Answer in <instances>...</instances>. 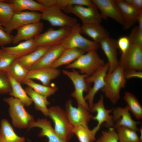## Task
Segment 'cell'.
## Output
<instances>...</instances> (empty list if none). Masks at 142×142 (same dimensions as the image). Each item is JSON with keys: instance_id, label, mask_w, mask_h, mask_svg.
<instances>
[{"instance_id": "obj_1", "label": "cell", "mask_w": 142, "mask_h": 142, "mask_svg": "<svg viewBox=\"0 0 142 142\" xmlns=\"http://www.w3.org/2000/svg\"><path fill=\"white\" fill-rule=\"evenodd\" d=\"M124 71L123 67L119 65L112 72L107 73L105 85L101 89L105 96L114 104L120 99V90L125 86Z\"/></svg>"}, {"instance_id": "obj_2", "label": "cell", "mask_w": 142, "mask_h": 142, "mask_svg": "<svg viewBox=\"0 0 142 142\" xmlns=\"http://www.w3.org/2000/svg\"><path fill=\"white\" fill-rule=\"evenodd\" d=\"M3 100L9 106V114L14 127L19 129L28 128L35 121L33 116L26 110L24 104L18 99L11 97Z\"/></svg>"}, {"instance_id": "obj_3", "label": "cell", "mask_w": 142, "mask_h": 142, "mask_svg": "<svg viewBox=\"0 0 142 142\" xmlns=\"http://www.w3.org/2000/svg\"><path fill=\"white\" fill-rule=\"evenodd\" d=\"M48 109V116L54 124L55 133L63 140L69 142L74 134L73 127L70 123L65 111L58 106H51Z\"/></svg>"}, {"instance_id": "obj_4", "label": "cell", "mask_w": 142, "mask_h": 142, "mask_svg": "<svg viewBox=\"0 0 142 142\" xmlns=\"http://www.w3.org/2000/svg\"><path fill=\"white\" fill-rule=\"evenodd\" d=\"M105 64L96 50H92L79 57L72 63L65 67L67 69H77L82 74L90 76Z\"/></svg>"}, {"instance_id": "obj_5", "label": "cell", "mask_w": 142, "mask_h": 142, "mask_svg": "<svg viewBox=\"0 0 142 142\" xmlns=\"http://www.w3.org/2000/svg\"><path fill=\"white\" fill-rule=\"evenodd\" d=\"M80 26L79 24L77 23L71 27L70 32L61 44L65 49L77 48L85 52L96 50L99 47V43L83 36L80 32Z\"/></svg>"}, {"instance_id": "obj_6", "label": "cell", "mask_w": 142, "mask_h": 142, "mask_svg": "<svg viewBox=\"0 0 142 142\" xmlns=\"http://www.w3.org/2000/svg\"><path fill=\"white\" fill-rule=\"evenodd\" d=\"M62 73L68 77L74 84V90L71 93V96L75 98L78 105H82L90 111L88 103L85 100L83 95L84 92L88 93L91 87L90 84L85 81L88 76L85 74H80L74 70L70 71L62 70Z\"/></svg>"}, {"instance_id": "obj_7", "label": "cell", "mask_w": 142, "mask_h": 142, "mask_svg": "<svg viewBox=\"0 0 142 142\" xmlns=\"http://www.w3.org/2000/svg\"><path fill=\"white\" fill-rule=\"evenodd\" d=\"M41 19L48 22L53 26L72 27L77 23V20L64 13L57 6L45 7L42 12Z\"/></svg>"}, {"instance_id": "obj_8", "label": "cell", "mask_w": 142, "mask_h": 142, "mask_svg": "<svg viewBox=\"0 0 142 142\" xmlns=\"http://www.w3.org/2000/svg\"><path fill=\"white\" fill-rule=\"evenodd\" d=\"M71 28L64 27L55 30L51 28L44 33L36 36L33 38L37 46L52 47L61 44L69 34Z\"/></svg>"}, {"instance_id": "obj_9", "label": "cell", "mask_w": 142, "mask_h": 142, "mask_svg": "<svg viewBox=\"0 0 142 142\" xmlns=\"http://www.w3.org/2000/svg\"><path fill=\"white\" fill-rule=\"evenodd\" d=\"M109 67V64L107 62L93 74L85 79V81L88 83L90 84L93 83H94L93 87L90 88L87 94L84 97L85 100L88 101L90 110L94 104V99L95 94L105 85V78L108 73Z\"/></svg>"}, {"instance_id": "obj_10", "label": "cell", "mask_w": 142, "mask_h": 142, "mask_svg": "<svg viewBox=\"0 0 142 142\" xmlns=\"http://www.w3.org/2000/svg\"><path fill=\"white\" fill-rule=\"evenodd\" d=\"M62 9L66 13H72L75 15L80 19L83 24H100L102 19L95 5L89 7L74 5Z\"/></svg>"}, {"instance_id": "obj_11", "label": "cell", "mask_w": 142, "mask_h": 142, "mask_svg": "<svg viewBox=\"0 0 142 142\" xmlns=\"http://www.w3.org/2000/svg\"><path fill=\"white\" fill-rule=\"evenodd\" d=\"M113 108L107 109L105 107L104 104V97L101 95L100 98L98 102L94 104L90 109V111L97 113L95 116H93L92 119L98 122L97 125L91 130L93 134L95 135L99 130L102 125L104 123V125L109 128H113L114 122L112 115L110 114L113 111Z\"/></svg>"}, {"instance_id": "obj_12", "label": "cell", "mask_w": 142, "mask_h": 142, "mask_svg": "<svg viewBox=\"0 0 142 142\" xmlns=\"http://www.w3.org/2000/svg\"><path fill=\"white\" fill-rule=\"evenodd\" d=\"M72 103V100L69 99L65 105V111L71 124L73 127L78 125L88 126V123L93 116L90 111L82 105L74 107Z\"/></svg>"}, {"instance_id": "obj_13", "label": "cell", "mask_w": 142, "mask_h": 142, "mask_svg": "<svg viewBox=\"0 0 142 142\" xmlns=\"http://www.w3.org/2000/svg\"><path fill=\"white\" fill-rule=\"evenodd\" d=\"M41 14L34 11H22L14 14L6 24L3 26L4 31L10 34L14 30L26 25L40 22Z\"/></svg>"}, {"instance_id": "obj_14", "label": "cell", "mask_w": 142, "mask_h": 142, "mask_svg": "<svg viewBox=\"0 0 142 142\" xmlns=\"http://www.w3.org/2000/svg\"><path fill=\"white\" fill-rule=\"evenodd\" d=\"M119 65L124 70H142V47L131 44L127 51L121 56Z\"/></svg>"}, {"instance_id": "obj_15", "label": "cell", "mask_w": 142, "mask_h": 142, "mask_svg": "<svg viewBox=\"0 0 142 142\" xmlns=\"http://www.w3.org/2000/svg\"><path fill=\"white\" fill-rule=\"evenodd\" d=\"M129 111L127 106L113 108L112 113L114 122V128L115 129L120 127L125 126L136 131H138L137 125L141 122L133 120Z\"/></svg>"}, {"instance_id": "obj_16", "label": "cell", "mask_w": 142, "mask_h": 142, "mask_svg": "<svg viewBox=\"0 0 142 142\" xmlns=\"http://www.w3.org/2000/svg\"><path fill=\"white\" fill-rule=\"evenodd\" d=\"M100 11L102 19L110 18L123 26L124 23L120 11L113 0H92Z\"/></svg>"}, {"instance_id": "obj_17", "label": "cell", "mask_w": 142, "mask_h": 142, "mask_svg": "<svg viewBox=\"0 0 142 142\" xmlns=\"http://www.w3.org/2000/svg\"><path fill=\"white\" fill-rule=\"evenodd\" d=\"M99 43L108 60L109 67L107 73H110L119 65L117 58L116 41L108 37L103 39Z\"/></svg>"}, {"instance_id": "obj_18", "label": "cell", "mask_w": 142, "mask_h": 142, "mask_svg": "<svg viewBox=\"0 0 142 142\" xmlns=\"http://www.w3.org/2000/svg\"><path fill=\"white\" fill-rule=\"evenodd\" d=\"M114 1L121 14L124 29H129L137 22L138 16L142 12L138 10L125 0H115Z\"/></svg>"}, {"instance_id": "obj_19", "label": "cell", "mask_w": 142, "mask_h": 142, "mask_svg": "<svg viewBox=\"0 0 142 142\" xmlns=\"http://www.w3.org/2000/svg\"><path fill=\"white\" fill-rule=\"evenodd\" d=\"M44 28L43 23L39 22L28 24L22 26L17 30V33L13 37L12 43L16 44L23 40L33 39L40 33Z\"/></svg>"}, {"instance_id": "obj_20", "label": "cell", "mask_w": 142, "mask_h": 142, "mask_svg": "<svg viewBox=\"0 0 142 142\" xmlns=\"http://www.w3.org/2000/svg\"><path fill=\"white\" fill-rule=\"evenodd\" d=\"M60 73L59 69L51 67L29 70L24 80L36 79L41 82L43 85L49 86L51 81L58 77Z\"/></svg>"}, {"instance_id": "obj_21", "label": "cell", "mask_w": 142, "mask_h": 142, "mask_svg": "<svg viewBox=\"0 0 142 142\" xmlns=\"http://www.w3.org/2000/svg\"><path fill=\"white\" fill-rule=\"evenodd\" d=\"M65 49L61 44L51 47L44 55L31 66L29 70L50 67Z\"/></svg>"}, {"instance_id": "obj_22", "label": "cell", "mask_w": 142, "mask_h": 142, "mask_svg": "<svg viewBox=\"0 0 142 142\" xmlns=\"http://www.w3.org/2000/svg\"><path fill=\"white\" fill-rule=\"evenodd\" d=\"M35 127L41 129L38 134V136L47 137L48 140L46 142H65L57 135L52 127L50 121L46 118L38 119L37 121H35L31 124L28 130Z\"/></svg>"}, {"instance_id": "obj_23", "label": "cell", "mask_w": 142, "mask_h": 142, "mask_svg": "<svg viewBox=\"0 0 142 142\" xmlns=\"http://www.w3.org/2000/svg\"><path fill=\"white\" fill-rule=\"evenodd\" d=\"M80 33L91 38L93 41L99 43L103 39L109 37V33L100 24H83L80 27Z\"/></svg>"}, {"instance_id": "obj_24", "label": "cell", "mask_w": 142, "mask_h": 142, "mask_svg": "<svg viewBox=\"0 0 142 142\" xmlns=\"http://www.w3.org/2000/svg\"><path fill=\"white\" fill-rule=\"evenodd\" d=\"M37 47L33 39L20 43L16 46L1 47L18 58L29 54L34 51Z\"/></svg>"}, {"instance_id": "obj_25", "label": "cell", "mask_w": 142, "mask_h": 142, "mask_svg": "<svg viewBox=\"0 0 142 142\" xmlns=\"http://www.w3.org/2000/svg\"><path fill=\"white\" fill-rule=\"evenodd\" d=\"M25 138L18 135L8 120L2 119L0 122V142H25Z\"/></svg>"}, {"instance_id": "obj_26", "label": "cell", "mask_w": 142, "mask_h": 142, "mask_svg": "<svg viewBox=\"0 0 142 142\" xmlns=\"http://www.w3.org/2000/svg\"><path fill=\"white\" fill-rule=\"evenodd\" d=\"M85 53L83 50L77 48L65 49L60 57L50 67L57 68L62 65H68L74 62Z\"/></svg>"}, {"instance_id": "obj_27", "label": "cell", "mask_w": 142, "mask_h": 142, "mask_svg": "<svg viewBox=\"0 0 142 142\" xmlns=\"http://www.w3.org/2000/svg\"><path fill=\"white\" fill-rule=\"evenodd\" d=\"M6 3L12 4L14 13L24 10L42 12L45 7L37 1L33 0H2Z\"/></svg>"}, {"instance_id": "obj_28", "label": "cell", "mask_w": 142, "mask_h": 142, "mask_svg": "<svg viewBox=\"0 0 142 142\" xmlns=\"http://www.w3.org/2000/svg\"><path fill=\"white\" fill-rule=\"evenodd\" d=\"M24 90L34 103L35 109L40 111L45 116H49V109L47 106L50 104V103L48 100L47 97L36 92L28 86Z\"/></svg>"}, {"instance_id": "obj_29", "label": "cell", "mask_w": 142, "mask_h": 142, "mask_svg": "<svg viewBox=\"0 0 142 142\" xmlns=\"http://www.w3.org/2000/svg\"><path fill=\"white\" fill-rule=\"evenodd\" d=\"M37 1L45 7L56 6L62 9L65 7L74 5L87 7L95 5L92 1L89 0H37Z\"/></svg>"}, {"instance_id": "obj_30", "label": "cell", "mask_w": 142, "mask_h": 142, "mask_svg": "<svg viewBox=\"0 0 142 142\" xmlns=\"http://www.w3.org/2000/svg\"><path fill=\"white\" fill-rule=\"evenodd\" d=\"M50 47H38L31 53L17 58L23 66L29 70L31 66L44 55Z\"/></svg>"}, {"instance_id": "obj_31", "label": "cell", "mask_w": 142, "mask_h": 142, "mask_svg": "<svg viewBox=\"0 0 142 142\" xmlns=\"http://www.w3.org/2000/svg\"><path fill=\"white\" fill-rule=\"evenodd\" d=\"M8 76L12 88V91L9 93V94L19 99L24 106H29L31 105L33 102L31 98L27 95L25 90L22 88L21 83L10 76L8 75Z\"/></svg>"}, {"instance_id": "obj_32", "label": "cell", "mask_w": 142, "mask_h": 142, "mask_svg": "<svg viewBox=\"0 0 142 142\" xmlns=\"http://www.w3.org/2000/svg\"><path fill=\"white\" fill-rule=\"evenodd\" d=\"M29 71L17 58L4 71L8 75L21 83L24 79Z\"/></svg>"}, {"instance_id": "obj_33", "label": "cell", "mask_w": 142, "mask_h": 142, "mask_svg": "<svg viewBox=\"0 0 142 142\" xmlns=\"http://www.w3.org/2000/svg\"><path fill=\"white\" fill-rule=\"evenodd\" d=\"M123 99L126 106L135 118L138 120L142 118V106L138 100L133 94L129 92L125 93Z\"/></svg>"}, {"instance_id": "obj_34", "label": "cell", "mask_w": 142, "mask_h": 142, "mask_svg": "<svg viewBox=\"0 0 142 142\" xmlns=\"http://www.w3.org/2000/svg\"><path fill=\"white\" fill-rule=\"evenodd\" d=\"M119 142H142L136 131L125 126L115 129Z\"/></svg>"}, {"instance_id": "obj_35", "label": "cell", "mask_w": 142, "mask_h": 142, "mask_svg": "<svg viewBox=\"0 0 142 142\" xmlns=\"http://www.w3.org/2000/svg\"><path fill=\"white\" fill-rule=\"evenodd\" d=\"M22 83L30 87L37 93L47 97L54 94L58 89L57 87L51 88L40 84L31 79L24 80Z\"/></svg>"}, {"instance_id": "obj_36", "label": "cell", "mask_w": 142, "mask_h": 142, "mask_svg": "<svg viewBox=\"0 0 142 142\" xmlns=\"http://www.w3.org/2000/svg\"><path fill=\"white\" fill-rule=\"evenodd\" d=\"M73 132L78 138L80 142H93L95 140L91 130L88 126L78 125L73 127Z\"/></svg>"}, {"instance_id": "obj_37", "label": "cell", "mask_w": 142, "mask_h": 142, "mask_svg": "<svg viewBox=\"0 0 142 142\" xmlns=\"http://www.w3.org/2000/svg\"><path fill=\"white\" fill-rule=\"evenodd\" d=\"M14 13L12 4L0 0V25L2 26L7 24Z\"/></svg>"}, {"instance_id": "obj_38", "label": "cell", "mask_w": 142, "mask_h": 142, "mask_svg": "<svg viewBox=\"0 0 142 142\" xmlns=\"http://www.w3.org/2000/svg\"><path fill=\"white\" fill-rule=\"evenodd\" d=\"M17 58L3 49H0V70L4 71Z\"/></svg>"}, {"instance_id": "obj_39", "label": "cell", "mask_w": 142, "mask_h": 142, "mask_svg": "<svg viewBox=\"0 0 142 142\" xmlns=\"http://www.w3.org/2000/svg\"><path fill=\"white\" fill-rule=\"evenodd\" d=\"M108 129L107 130L102 131L101 135L96 142H119L115 129L113 128Z\"/></svg>"}, {"instance_id": "obj_40", "label": "cell", "mask_w": 142, "mask_h": 142, "mask_svg": "<svg viewBox=\"0 0 142 142\" xmlns=\"http://www.w3.org/2000/svg\"><path fill=\"white\" fill-rule=\"evenodd\" d=\"M12 90L11 84L7 73L0 70V94L9 93Z\"/></svg>"}, {"instance_id": "obj_41", "label": "cell", "mask_w": 142, "mask_h": 142, "mask_svg": "<svg viewBox=\"0 0 142 142\" xmlns=\"http://www.w3.org/2000/svg\"><path fill=\"white\" fill-rule=\"evenodd\" d=\"M128 37L131 44L142 47V29L138 26L133 28Z\"/></svg>"}, {"instance_id": "obj_42", "label": "cell", "mask_w": 142, "mask_h": 142, "mask_svg": "<svg viewBox=\"0 0 142 142\" xmlns=\"http://www.w3.org/2000/svg\"><path fill=\"white\" fill-rule=\"evenodd\" d=\"M116 42L118 48L120 50L121 55L124 54L127 51L131 45L129 38L127 36L120 37Z\"/></svg>"}, {"instance_id": "obj_43", "label": "cell", "mask_w": 142, "mask_h": 142, "mask_svg": "<svg viewBox=\"0 0 142 142\" xmlns=\"http://www.w3.org/2000/svg\"><path fill=\"white\" fill-rule=\"evenodd\" d=\"M13 37L0 28V46L3 47L12 43Z\"/></svg>"}, {"instance_id": "obj_44", "label": "cell", "mask_w": 142, "mask_h": 142, "mask_svg": "<svg viewBox=\"0 0 142 142\" xmlns=\"http://www.w3.org/2000/svg\"><path fill=\"white\" fill-rule=\"evenodd\" d=\"M124 74L126 79L134 78L140 79L142 78V72L141 71L135 70H124Z\"/></svg>"}, {"instance_id": "obj_45", "label": "cell", "mask_w": 142, "mask_h": 142, "mask_svg": "<svg viewBox=\"0 0 142 142\" xmlns=\"http://www.w3.org/2000/svg\"><path fill=\"white\" fill-rule=\"evenodd\" d=\"M132 6L140 12H142V0H125Z\"/></svg>"}, {"instance_id": "obj_46", "label": "cell", "mask_w": 142, "mask_h": 142, "mask_svg": "<svg viewBox=\"0 0 142 142\" xmlns=\"http://www.w3.org/2000/svg\"><path fill=\"white\" fill-rule=\"evenodd\" d=\"M137 22L139 24V27L142 29V12H140L138 16Z\"/></svg>"}, {"instance_id": "obj_47", "label": "cell", "mask_w": 142, "mask_h": 142, "mask_svg": "<svg viewBox=\"0 0 142 142\" xmlns=\"http://www.w3.org/2000/svg\"><path fill=\"white\" fill-rule=\"evenodd\" d=\"M138 131L140 133V136L139 137L141 140L142 141V126L138 129Z\"/></svg>"}, {"instance_id": "obj_48", "label": "cell", "mask_w": 142, "mask_h": 142, "mask_svg": "<svg viewBox=\"0 0 142 142\" xmlns=\"http://www.w3.org/2000/svg\"><path fill=\"white\" fill-rule=\"evenodd\" d=\"M0 28L4 30L3 28L2 27V26L1 25H0Z\"/></svg>"}]
</instances>
